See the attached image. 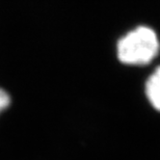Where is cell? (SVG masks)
<instances>
[{
	"label": "cell",
	"mask_w": 160,
	"mask_h": 160,
	"mask_svg": "<svg viewBox=\"0 0 160 160\" xmlns=\"http://www.w3.org/2000/svg\"><path fill=\"white\" fill-rule=\"evenodd\" d=\"M160 51L157 32L149 26L139 25L123 36L118 42L119 60L128 66H147L154 60Z\"/></svg>",
	"instance_id": "1"
},
{
	"label": "cell",
	"mask_w": 160,
	"mask_h": 160,
	"mask_svg": "<svg viewBox=\"0 0 160 160\" xmlns=\"http://www.w3.org/2000/svg\"><path fill=\"white\" fill-rule=\"evenodd\" d=\"M11 105V97L4 89L0 88V113Z\"/></svg>",
	"instance_id": "3"
},
{
	"label": "cell",
	"mask_w": 160,
	"mask_h": 160,
	"mask_svg": "<svg viewBox=\"0 0 160 160\" xmlns=\"http://www.w3.org/2000/svg\"><path fill=\"white\" fill-rule=\"evenodd\" d=\"M145 92L150 104L160 111V66L157 67L146 81Z\"/></svg>",
	"instance_id": "2"
}]
</instances>
